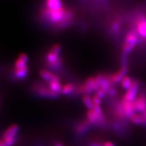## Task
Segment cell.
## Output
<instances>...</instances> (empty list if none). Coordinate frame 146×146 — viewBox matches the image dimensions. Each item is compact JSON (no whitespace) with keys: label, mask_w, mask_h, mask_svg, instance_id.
Wrapping results in <instances>:
<instances>
[{"label":"cell","mask_w":146,"mask_h":146,"mask_svg":"<svg viewBox=\"0 0 146 146\" xmlns=\"http://www.w3.org/2000/svg\"><path fill=\"white\" fill-rule=\"evenodd\" d=\"M32 90L36 96L43 98L48 99H56L58 98L59 94L54 93L48 86L44 85L43 83L36 82L32 86Z\"/></svg>","instance_id":"1"},{"label":"cell","mask_w":146,"mask_h":146,"mask_svg":"<svg viewBox=\"0 0 146 146\" xmlns=\"http://www.w3.org/2000/svg\"><path fill=\"white\" fill-rule=\"evenodd\" d=\"M138 36L136 31H131L128 33L125 38V43L123 46V52L125 55L130 53L138 42Z\"/></svg>","instance_id":"2"},{"label":"cell","mask_w":146,"mask_h":146,"mask_svg":"<svg viewBox=\"0 0 146 146\" xmlns=\"http://www.w3.org/2000/svg\"><path fill=\"white\" fill-rule=\"evenodd\" d=\"M88 122L90 124H99L104 121V117L100 106H94V108L87 112Z\"/></svg>","instance_id":"3"},{"label":"cell","mask_w":146,"mask_h":146,"mask_svg":"<svg viewBox=\"0 0 146 146\" xmlns=\"http://www.w3.org/2000/svg\"><path fill=\"white\" fill-rule=\"evenodd\" d=\"M139 89V83L136 80H133L130 88L127 90L123 99L129 102H133L137 98V93Z\"/></svg>","instance_id":"4"},{"label":"cell","mask_w":146,"mask_h":146,"mask_svg":"<svg viewBox=\"0 0 146 146\" xmlns=\"http://www.w3.org/2000/svg\"><path fill=\"white\" fill-rule=\"evenodd\" d=\"M95 79L94 77H90L86 80L85 84L80 86L78 88L79 92L85 93L86 95H90L94 91Z\"/></svg>","instance_id":"5"},{"label":"cell","mask_w":146,"mask_h":146,"mask_svg":"<svg viewBox=\"0 0 146 146\" xmlns=\"http://www.w3.org/2000/svg\"><path fill=\"white\" fill-rule=\"evenodd\" d=\"M20 130V127L17 124H13L9 127L3 135V139H16L17 136Z\"/></svg>","instance_id":"6"},{"label":"cell","mask_w":146,"mask_h":146,"mask_svg":"<svg viewBox=\"0 0 146 146\" xmlns=\"http://www.w3.org/2000/svg\"><path fill=\"white\" fill-rule=\"evenodd\" d=\"M121 105L125 116L130 117L132 115H134L135 112H136L133 102H129L122 99Z\"/></svg>","instance_id":"7"},{"label":"cell","mask_w":146,"mask_h":146,"mask_svg":"<svg viewBox=\"0 0 146 146\" xmlns=\"http://www.w3.org/2000/svg\"><path fill=\"white\" fill-rule=\"evenodd\" d=\"M136 33L146 39V18L140 17L136 21Z\"/></svg>","instance_id":"8"},{"label":"cell","mask_w":146,"mask_h":146,"mask_svg":"<svg viewBox=\"0 0 146 146\" xmlns=\"http://www.w3.org/2000/svg\"><path fill=\"white\" fill-rule=\"evenodd\" d=\"M136 112L143 113L146 110V98L144 95H139L133 101Z\"/></svg>","instance_id":"9"},{"label":"cell","mask_w":146,"mask_h":146,"mask_svg":"<svg viewBox=\"0 0 146 146\" xmlns=\"http://www.w3.org/2000/svg\"><path fill=\"white\" fill-rule=\"evenodd\" d=\"M127 72V68L125 66H122L121 69L117 71L115 74H113L111 76H110V79L113 84H116L121 82L122 79L126 76V74Z\"/></svg>","instance_id":"10"},{"label":"cell","mask_w":146,"mask_h":146,"mask_svg":"<svg viewBox=\"0 0 146 146\" xmlns=\"http://www.w3.org/2000/svg\"><path fill=\"white\" fill-rule=\"evenodd\" d=\"M40 75L42 78L45 80L46 82H47L48 83H50V82H54V81H60V79L59 77L55 75L52 73L50 72L48 70H42L40 71Z\"/></svg>","instance_id":"11"},{"label":"cell","mask_w":146,"mask_h":146,"mask_svg":"<svg viewBox=\"0 0 146 146\" xmlns=\"http://www.w3.org/2000/svg\"><path fill=\"white\" fill-rule=\"evenodd\" d=\"M45 7L50 10H57L63 7L62 0H45Z\"/></svg>","instance_id":"12"},{"label":"cell","mask_w":146,"mask_h":146,"mask_svg":"<svg viewBox=\"0 0 146 146\" xmlns=\"http://www.w3.org/2000/svg\"><path fill=\"white\" fill-rule=\"evenodd\" d=\"M29 73V68L28 66H26L23 68L19 70H14L13 71V75L14 77L18 80L25 79L28 75Z\"/></svg>","instance_id":"13"},{"label":"cell","mask_w":146,"mask_h":146,"mask_svg":"<svg viewBox=\"0 0 146 146\" xmlns=\"http://www.w3.org/2000/svg\"><path fill=\"white\" fill-rule=\"evenodd\" d=\"M131 122L138 125H146V120L142 115V114L135 113L130 117Z\"/></svg>","instance_id":"14"},{"label":"cell","mask_w":146,"mask_h":146,"mask_svg":"<svg viewBox=\"0 0 146 146\" xmlns=\"http://www.w3.org/2000/svg\"><path fill=\"white\" fill-rule=\"evenodd\" d=\"M48 86L54 93H56L59 95H60V94H62L63 86L62 85L60 81H54L50 82V83L48 84Z\"/></svg>","instance_id":"15"},{"label":"cell","mask_w":146,"mask_h":146,"mask_svg":"<svg viewBox=\"0 0 146 146\" xmlns=\"http://www.w3.org/2000/svg\"><path fill=\"white\" fill-rule=\"evenodd\" d=\"M77 88L76 87V86L72 84H67L63 86L62 90V94L64 95H70L72 93H74L75 91H76Z\"/></svg>","instance_id":"16"},{"label":"cell","mask_w":146,"mask_h":146,"mask_svg":"<svg viewBox=\"0 0 146 146\" xmlns=\"http://www.w3.org/2000/svg\"><path fill=\"white\" fill-rule=\"evenodd\" d=\"M82 100H83V102L85 107L88 109V110H93L94 108L93 99L90 97V95L85 94L82 98Z\"/></svg>","instance_id":"17"},{"label":"cell","mask_w":146,"mask_h":146,"mask_svg":"<svg viewBox=\"0 0 146 146\" xmlns=\"http://www.w3.org/2000/svg\"><path fill=\"white\" fill-rule=\"evenodd\" d=\"M132 82H133V80H131L130 77L128 76H125L121 80V85L122 87L127 91L130 88Z\"/></svg>","instance_id":"18"},{"label":"cell","mask_w":146,"mask_h":146,"mask_svg":"<svg viewBox=\"0 0 146 146\" xmlns=\"http://www.w3.org/2000/svg\"><path fill=\"white\" fill-rule=\"evenodd\" d=\"M88 124L89 123L87 122H82L78 124V125L76 127V131L77 133H81V134L85 133V132L88 131V128H89Z\"/></svg>","instance_id":"19"},{"label":"cell","mask_w":146,"mask_h":146,"mask_svg":"<svg viewBox=\"0 0 146 146\" xmlns=\"http://www.w3.org/2000/svg\"><path fill=\"white\" fill-rule=\"evenodd\" d=\"M26 66H27V63L21 61L19 58H18L15 63L14 69L19 70V69H21V68H23Z\"/></svg>","instance_id":"20"},{"label":"cell","mask_w":146,"mask_h":146,"mask_svg":"<svg viewBox=\"0 0 146 146\" xmlns=\"http://www.w3.org/2000/svg\"><path fill=\"white\" fill-rule=\"evenodd\" d=\"M62 51V46L60 44H56L53 45L52 48L50 49V51L56 54L57 55H60Z\"/></svg>","instance_id":"21"},{"label":"cell","mask_w":146,"mask_h":146,"mask_svg":"<svg viewBox=\"0 0 146 146\" xmlns=\"http://www.w3.org/2000/svg\"><path fill=\"white\" fill-rule=\"evenodd\" d=\"M92 99H93V101L94 106H100V104H101L102 99H100L96 94L92 98Z\"/></svg>","instance_id":"22"},{"label":"cell","mask_w":146,"mask_h":146,"mask_svg":"<svg viewBox=\"0 0 146 146\" xmlns=\"http://www.w3.org/2000/svg\"><path fill=\"white\" fill-rule=\"evenodd\" d=\"M18 58L20 59V60H21V61L25 62L26 63H28L29 62V58H28V57H27V55L26 54H21L20 56H19V57H18Z\"/></svg>","instance_id":"23"},{"label":"cell","mask_w":146,"mask_h":146,"mask_svg":"<svg viewBox=\"0 0 146 146\" xmlns=\"http://www.w3.org/2000/svg\"><path fill=\"white\" fill-rule=\"evenodd\" d=\"M107 93L106 92H105L104 91L102 90H99L98 91H96V95H97L98 97H99L100 99H103L106 96V94Z\"/></svg>","instance_id":"24"},{"label":"cell","mask_w":146,"mask_h":146,"mask_svg":"<svg viewBox=\"0 0 146 146\" xmlns=\"http://www.w3.org/2000/svg\"><path fill=\"white\" fill-rule=\"evenodd\" d=\"M112 30L114 33H116L119 30V25L117 22L114 23L112 25Z\"/></svg>","instance_id":"25"},{"label":"cell","mask_w":146,"mask_h":146,"mask_svg":"<svg viewBox=\"0 0 146 146\" xmlns=\"http://www.w3.org/2000/svg\"><path fill=\"white\" fill-rule=\"evenodd\" d=\"M108 94L110 96H115L116 95V90L115 88H111L109 90L108 92Z\"/></svg>","instance_id":"26"},{"label":"cell","mask_w":146,"mask_h":146,"mask_svg":"<svg viewBox=\"0 0 146 146\" xmlns=\"http://www.w3.org/2000/svg\"><path fill=\"white\" fill-rule=\"evenodd\" d=\"M104 146H114V145L110 142H107L104 144Z\"/></svg>","instance_id":"27"},{"label":"cell","mask_w":146,"mask_h":146,"mask_svg":"<svg viewBox=\"0 0 146 146\" xmlns=\"http://www.w3.org/2000/svg\"><path fill=\"white\" fill-rule=\"evenodd\" d=\"M90 146H102V145L99 144H98V143H93L91 144Z\"/></svg>","instance_id":"28"},{"label":"cell","mask_w":146,"mask_h":146,"mask_svg":"<svg viewBox=\"0 0 146 146\" xmlns=\"http://www.w3.org/2000/svg\"><path fill=\"white\" fill-rule=\"evenodd\" d=\"M142 115L143 116V117L145 118V119L146 120V110H145L144 111H143L142 113Z\"/></svg>","instance_id":"29"},{"label":"cell","mask_w":146,"mask_h":146,"mask_svg":"<svg viewBox=\"0 0 146 146\" xmlns=\"http://www.w3.org/2000/svg\"><path fill=\"white\" fill-rule=\"evenodd\" d=\"M54 146H63V145L60 143H55Z\"/></svg>","instance_id":"30"}]
</instances>
